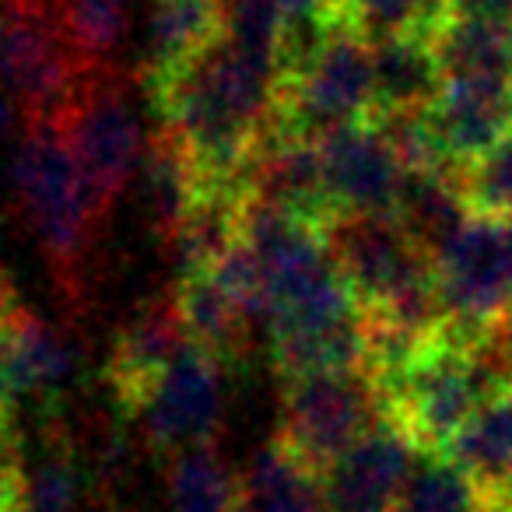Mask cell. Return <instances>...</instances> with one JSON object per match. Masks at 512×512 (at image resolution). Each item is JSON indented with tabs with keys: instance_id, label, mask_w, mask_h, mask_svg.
Segmentation results:
<instances>
[{
	"instance_id": "obj_6",
	"label": "cell",
	"mask_w": 512,
	"mask_h": 512,
	"mask_svg": "<svg viewBox=\"0 0 512 512\" xmlns=\"http://www.w3.org/2000/svg\"><path fill=\"white\" fill-rule=\"evenodd\" d=\"M383 418H390L386 397L369 365L313 372L285 379L278 439L316 474H323Z\"/></svg>"
},
{
	"instance_id": "obj_17",
	"label": "cell",
	"mask_w": 512,
	"mask_h": 512,
	"mask_svg": "<svg viewBox=\"0 0 512 512\" xmlns=\"http://www.w3.org/2000/svg\"><path fill=\"white\" fill-rule=\"evenodd\" d=\"M376 71V116L428 109L446 88V71L428 32H397L372 43Z\"/></svg>"
},
{
	"instance_id": "obj_14",
	"label": "cell",
	"mask_w": 512,
	"mask_h": 512,
	"mask_svg": "<svg viewBox=\"0 0 512 512\" xmlns=\"http://www.w3.org/2000/svg\"><path fill=\"white\" fill-rule=\"evenodd\" d=\"M428 123L442 165L463 172L512 134V78H446Z\"/></svg>"
},
{
	"instance_id": "obj_28",
	"label": "cell",
	"mask_w": 512,
	"mask_h": 512,
	"mask_svg": "<svg viewBox=\"0 0 512 512\" xmlns=\"http://www.w3.org/2000/svg\"><path fill=\"white\" fill-rule=\"evenodd\" d=\"M460 186L470 214L512 221V134L467 165L460 172Z\"/></svg>"
},
{
	"instance_id": "obj_30",
	"label": "cell",
	"mask_w": 512,
	"mask_h": 512,
	"mask_svg": "<svg viewBox=\"0 0 512 512\" xmlns=\"http://www.w3.org/2000/svg\"><path fill=\"white\" fill-rule=\"evenodd\" d=\"M442 18H502L512 22V0H435Z\"/></svg>"
},
{
	"instance_id": "obj_13",
	"label": "cell",
	"mask_w": 512,
	"mask_h": 512,
	"mask_svg": "<svg viewBox=\"0 0 512 512\" xmlns=\"http://www.w3.org/2000/svg\"><path fill=\"white\" fill-rule=\"evenodd\" d=\"M414 460V439L393 418H383L320 474L330 512H397Z\"/></svg>"
},
{
	"instance_id": "obj_10",
	"label": "cell",
	"mask_w": 512,
	"mask_h": 512,
	"mask_svg": "<svg viewBox=\"0 0 512 512\" xmlns=\"http://www.w3.org/2000/svg\"><path fill=\"white\" fill-rule=\"evenodd\" d=\"M225 414V362L200 344H190L155 386L144 393L134 418L141 421L144 442L158 456L214 446Z\"/></svg>"
},
{
	"instance_id": "obj_12",
	"label": "cell",
	"mask_w": 512,
	"mask_h": 512,
	"mask_svg": "<svg viewBox=\"0 0 512 512\" xmlns=\"http://www.w3.org/2000/svg\"><path fill=\"white\" fill-rule=\"evenodd\" d=\"M320 158L334 218L337 214L397 211L407 169L372 120L351 123V127L330 130L327 137H320Z\"/></svg>"
},
{
	"instance_id": "obj_31",
	"label": "cell",
	"mask_w": 512,
	"mask_h": 512,
	"mask_svg": "<svg viewBox=\"0 0 512 512\" xmlns=\"http://www.w3.org/2000/svg\"><path fill=\"white\" fill-rule=\"evenodd\" d=\"M18 120H25V116H22V106H18L15 95H11L8 88L0 85V141H4V137H8L11 130H15V123H18Z\"/></svg>"
},
{
	"instance_id": "obj_23",
	"label": "cell",
	"mask_w": 512,
	"mask_h": 512,
	"mask_svg": "<svg viewBox=\"0 0 512 512\" xmlns=\"http://www.w3.org/2000/svg\"><path fill=\"white\" fill-rule=\"evenodd\" d=\"M428 36L446 78H512V22L442 18Z\"/></svg>"
},
{
	"instance_id": "obj_8",
	"label": "cell",
	"mask_w": 512,
	"mask_h": 512,
	"mask_svg": "<svg viewBox=\"0 0 512 512\" xmlns=\"http://www.w3.org/2000/svg\"><path fill=\"white\" fill-rule=\"evenodd\" d=\"M446 323L470 337L512 313V221L470 218L435 256Z\"/></svg>"
},
{
	"instance_id": "obj_7",
	"label": "cell",
	"mask_w": 512,
	"mask_h": 512,
	"mask_svg": "<svg viewBox=\"0 0 512 512\" xmlns=\"http://www.w3.org/2000/svg\"><path fill=\"white\" fill-rule=\"evenodd\" d=\"M88 74L92 71L43 8L11 0L0 15V85L22 106L25 127L64 120Z\"/></svg>"
},
{
	"instance_id": "obj_26",
	"label": "cell",
	"mask_w": 512,
	"mask_h": 512,
	"mask_svg": "<svg viewBox=\"0 0 512 512\" xmlns=\"http://www.w3.org/2000/svg\"><path fill=\"white\" fill-rule=\"evenodd\" d=\"M397 512H495L488 491L439 449H418Z\"/></svg>"
},
{
	"instance_id": "obj_11",
	"label": "cell",
	"mask_w": 512,
	"mask_h": 512,
	"mask_svg": "<svg viewBox=\"0 0 512 512\" xmlns=\"http://www.w3.org/2000/svg\"><path fill=\"white\" fill-rule=\"evenodd\" d=\"M81 362V344L67 327L15 306V299L0 302V404L53 411L81 379Z\"/></svg>"
},
{
	"instance_id": "obj_29",
	"label": "cell",
	"mask_w": 512,
	"mask_h": 512,
	"mask_svg": "<svg viewBox=\"0 0 512 512\" xmlns=\"http://www.w3.org/2000/svg\"><path fill=\"white\" fill-rule=\"evenodd\" d=\"M348 22L365 39H386L397 32H432L442 22L435 0H341Z\"/></svg>"
},
{
	"instance_id": "obj_22",
	"label": "cell",
	"mask_w": 512,
	"mask_h": 512,
	"mask_svg": "<svg viewBox=\"0 0 512 512\" xmlns=\"http://www.w3.org/2000/svg\"><path fill=\"white\" fill-rule=\"evenodd\" d=\"M179 316H183L190 341L218 355L221 362H242L253 348L256 323L225 295V288L211 274H197L172 285Z\"/></svg>"
},
{
	"instance_id": "obj_19",
	"label": "cell",
	"mask_w": 512,
	"mask_h": 512,
	"mask_svg": "<svg viewBox=\"0 0 512 512\" xmlns=\"http://www.w3.org/2000/svg\"><path fill=\"white\" fill-rule=\"evenodd\" d=\"M242 512H330L323 477L274 435L246 460Z\"/></svg>"
},
{
	"instance_id": "obj_27",
	"label": "cell",
	"mask_w": 512,
	"mask_h": 512,
	"mask_svg": "<svg viewBox=\"0 0 512 512\" xmlns=\"http://www.w3.org/2000/svg\"><path fill=\"white\" fill-rule=\"evenodd\" d=\"M285 32L281 0H218V36L239 53L278 74V50Z\"/></svg>"
},
{
	"instance_id": "obj_1",
	"label": "cell",
	"mask_w": 512,
	"mask_h": 512,
	"mask_svg": "<svg viewBox=\"0 0 512 512\" xmlns=\"http://www.w3.org/2000/svg\"><path fill=\"white\" fill-rule=\"evenodd\" d=\"M148 95L162 113V130L183 144L204 183L232 186L274 127L278 74L218 36Z\"/></svg>"
},
{
	"instance_id": "obj_16",
	"label": "cell",
	"mask_w": 512,
	"mask_h": 512,
	"mask_svg": "<svg viewBox=\"0 0 512 512\" xmlns=\"http://www.w3.org/2000/svg\"><path fill=\"white\" fill-rule=\"evenodd\" d=\"M204 190V176L197 172L193 158L183 151V144L169 130H158L151 137V148L144 155V165L134 183L137 214H141L144 228L165 242L183 225V218L193 211V204H197Z\"/></svg>"
},
{
	"instance_id": "obj_18",
	"label": "cell",
	"mask_w": 512,
	"mask_h": 512,
	"mask_svg": "<svg viewBox=\"0 0 512 512\" xmlns=\"http://www.w3.org/2000/svg\"><path fill=\"white\" fill-rule=\"evenodd\" d=\"M218 39V0H148L141 85L155 88Z\"/></svg>"
},
{
	"instance_id": "obj_15",
	"label": "cell",
	"mask_w": 512,
	"mask_h": 512,
	"mask_svg": "<svg viewBox=\"0 0 512 512\" xmlns=\"http://www.w3.org/2000/svg\"><path fill=\"white\" fill-rule=\"evenodd\" d=\"M190 330L179 316L176 295H158L127 316L109 351L106 376L116 400L130 414L144 400V393L162 379V372L190 348Z\"/></svg>"
},
{
	"instance_id": "obj_9",
	"label": "cell",
	"mask_w": 512,
	"mask_h": 512,
	"mask_svg": "<svg viewBox=\"0 0 512 512\" xmlns=\"http://www.w3.org/2000/svg\"><path fill=\"white\" fill-rule=\"evenodd\" d=\"M323 232L365 316L383 313L435 278V260L414 246L393 214H337Z\"/></svg>"
},
{
	"instance_id": "obj_20",
	"label": "cell",
	"mask_w": 512,
	"mask_h": 512,
	"mask_svg": "<svg viewBox=\"0 0 512 512\" xmlns=\"http://www.w3.org/2000/svg\"><path fill=\"white\" fill-rule=\"evenodd\" d=\"M393 218L411 235L414 246L435 260L456 239V232L474 218L467 207V197H463L460 172H449V169L407 172Z\"/></svg>"
},
{
	"instance_id": "obj_25",
	"label": "cell",
	"mask_w": 512,
	"mask_h": 512,
	"mask_svg": "<svg viewBox=\"0 0 512 512\" xmlns=\"http://www.w3.org/2000/svg\"><path fill=\"white\" fill-rule=\"evenodd\" d=\"M169 512H242V481L218 446H197L169 460Z\"/></svg>"
},
{
	"instance_id": "obj_4",
	"label": "cell",
	"mask_w": 512,
	"mask_h": 512,
	"mask_svg": "<svg viewBox=\"0 0 512 512\" xmlns=\"http://www.w3.org/2000/svg\"><path fill=\"white\" fill-rule=\"evenodd\" d=\"M60 127L102 214H109L123 193L134 190L137 172L151 148V134L144 127V109L137 102L134 85L113 67L92 71L67 106Z\"/></svg>"
},
{
	"instance_id": "obj_3",
	"label": "cell",
	"mask_w": 512,
	"mask_h": 512,
	"mask_svg": "<svg viewBox=\"0 0 512 512\" xmlns=\"http://www.w3.org/2000/svg\"><path fill=\"white\" fill-rule=\"evenodd\" d=\"M477 341L481 337H470L446 323L407 358L376 372L386 414L411 435L418 449H446L477 414V407L491 400L474 358Z\"/></svg>"
},
{
	"instance_id": "obj_5",
	"label": "cell",
	"mask_w": 512,
	"mask_h": 512,
	"mask_svg": "<svg viewBox=\"0 0 512 512\" xmlns=\"http://www.w3.org/2000/svg\"><path fill=\"white\" fill-rule=\"evenodd\" d=\"M376 116L372 39L355 25H341L299 71L278 81L274 127L292 137L320 141L330 130Z\"/></svg>"
},
{
	"instance_id": "obj_24",
	"label": "cell",
	"mask_w": 512,
	"mask_h": 512,
	"mask_svg": "<svg viewBox=\"0 0 512 512\" xmlns=\"http://www.w3.org/2000/svg\"><path fill=\"white\" fill-rule=\"evenodd\" d=\"M88 474L71 435L53 418L46 425L36 460L25 463L22 512H81Z\"/></svg>"
},
{
	"instance_id": "obj_2",
	"label": "cell",
	"mask_w": 512,
	"mask_h": 512,
	"mask_svg": "<svg viewBox=\"0 0 512 512\" xmlns=\"http://www.w3.org/2000/svg\"><path fill=\"white\" fill-rule=\"evenodd\" d=\"M11 193L25 228L43 249L60 288L74 302L85 292L88 256L102 207L74 158L60 123H29L11 158Z\"/></svg>"
},
{
	"instance_id": "obj_34",
	"label": "cell",
	"mask_w": 512,
	"mask_h": 512,
	"mask_svg": "<svg viewBox=\"0 0 512 512\" xmlns=\"http://www.w3.org/2000/svg\"><path fill=\"white\" fill-rule=\"evenodd\" d=\"M15 512H22V509H15Z\"/></svg>"
},
{
	"instance_id": "obj_21",
	"label": "cell",
	"mask_w": 512,
	"mask_h": 512,
	"mask_svg": "<svg viewBox=\"0 0 512 512\" xmlns=\"http://www.w3.org/2000/svg\"><path fill=\"white\" fill-rule=\"evenodd\" d=\"M439 453L460 463L488 491L491 505L512 498V386L484 400L474 418Z\"/></svg>"
},
{
	"instance_id": "obj_32",
	"label": "cell",
	"mask_w": 512,
	"mask_h": 512,
	"mask_svg": "<svg viewBox=\"0 0 512 512\" xmlns=\"http://www.w3.org/2000/svg\"><path fill=\"white\" fill-rule=\"evenodd\" d=\"M8 299H11V295H8V288L0 285V302H8Z\"/></svg>"
},
{
	"instance_id": "obj_33",
	"label": "cell",
	"mask_w": 512,
	"mask_h": 512,
	"mask_svg": "<svg viewBox=\"0 0 512 512\" xmlns=\"http://www.w3.org/2000/svg\"><path fill=\"white\" fill-rule=\"evenodd\" d=\"M495 512H512V509H495Z\"/></svg>"
}]
</instances>
